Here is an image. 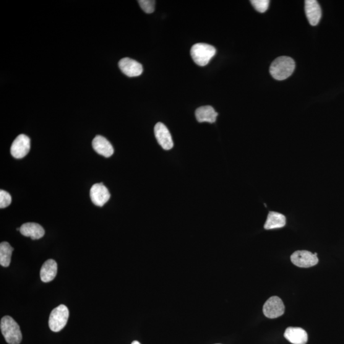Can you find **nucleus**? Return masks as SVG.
I'll return each mask as SVG.
<instances>
[{
  "label": "nucleus",
  "mask_w": 344,
  "mask_h": 344,
  "mask_svg": "<svg viewBox=\"0 0 344 344\" xmlns=\"http://www.w3.org/2000/svg\"><path fill=\"white\" fill-rule=\"evenodd\" d=\"M295 69V62L291 57L281 56L276 58L271 64L270 73L273 79L283 80L288 79Z\"/></svg>",
  "instance_id": "1"
},
{
  "label": "nucleus",
  "mask_w": 344,
  "mask_h": 344,
  "mask_svg": "<svg viewBox=\"0 0 344 344\" xmlns=\"http://www.w3.org/2000/svg\"><path fill=\"white\" fill-rule=\"evenodd\" d=\"M0 328L5 340L9 344H19L23 336L19 325L12 317L6 315L2 318Z\"/></svg>",
  "instance_id": "2"
},
{
  "label": "nucleus",
  "mask_w": 344,
  "mask_h": 344,
  "mask_svg": "<svg viewBox=\"0 0 344 344\" xmlns=\"http://www.w3.org/2000/svg\"><path fill=\"white\" fill-rule=\"evenodd\" d=\"M216 49L214 47L207 44H195L191 49V55L195 63L199 66L207 65L210 59L214 56Z\"/></svg>",
  "instance_id": "3"
},
{
  "label": "nucleus",
  "mask_w": 344,
  "mask_h": 344,
  "mask_svg": "<svg viewBox=\"0 0 344 344\" xmlns=\"http://www.w3.org/2000/svg\"><path fill=\"white\" fill-rule=\"evenodd\" d=\"M69 317V309L64 305H60L51 312L49 320V328L53 332H60L66 326Z\"/></svg>",
  "instance_id": "4"
},
{
  "label": "nucleus",
  "mask_w": 344,
  "mask_h": 344,
  "mask_svg": "<svg viewBox=\"0 0 344 344\" xmlns=\"http://www.w3.org/2000/svg\"><path fill=\"white\" fill-rule=\"evenodd\" d=\"M263 314L270 319L281 317L285 313V305L278 296H272L263 306Z\"/></svg>",
  "instance_id": "5"
},
{
  "label": "nucleus",
  "mask_w": 344,
  "mask_h": 344,
  "mask_svg": "<svg viewBox=\"0 0 344 344\" xmlns=\"http://www.w3.org/2000/svg\"><path fill=\"white\" fill-rule=\"evenodd\" d=\"M291 260L294 265L301 268L314 267L319 262L316 253L313 254L307 251L294 252L291 255Z\"/></svg>",
  "instance_id": "6"
},
{
  "label": "nucleus",
  "mask_w": 344,
  "mask_h": 344,
  "mask_svg": "<svg viewBox=\"0 0 344 344\" xmlns=\"http://www.w3.org/2000/svg\"><path fill=\"white\" fill-rule=\"evenodd\" d=\"M30 150V139L27 135H19L13 142L10 153L13 157L22 159L27 156Z\"/></svg>",
  "instance_id": "7"
},
{
  "label": "nucleus",
  "mask_w": 344,
  "mask_h": 344,
  "mask_svg": "<svg viewBox=\"0 0 344 344\" xmlns=\"http://www.w3.org/2000/svg\"><path fill=\"white\" fill-rule=\"evenodd\" d=\"M92 202L98 207H103L111 198L110 192L102 183L94 184L90 190Z\"/></svg>",
  "instance_id": "8"
},
{
  "label": "nucleus",
  "mask_w": 344,
  "mask_h": 344,
  "mask_svg": "<svg viewBox=\"0 0 344 344\" xmlns=\"http://www.w3.org/2000/svg\"><path fill=\"white\" fill-rule=\"evenodd\" d=\"M155 134L159 144L163 149L168 150L174 147L171 135L165 124L158 122L155 127Z\"/></svg>",
  "instance_id": "9"
},
{
  "label": "nucleus",
  "mask_w": 344,
  "mask_h": 344,
  "mask_svg": "<svg viewBox=\"0 0 344 344\" xmlns=\"http://www.w3.org/2000/svg\"><path fill=\"white\" fill-rule=\"evenodd\" d=\"M119 67L121 72L130 77L139 76L143 72L142 64L129 57L122 59L119 62Z\"/></svg>",
  "instance_id": "10"
},
{
  "label": "nucleus",
  "mask_w": 344,
  "mask_h": 344,
  "mask_svg": "<svg viewBox=\"0 0 344 344\" xmlns=\"http://www.w3.org/2000/svg\"><path fill=\"white\" fill-rule=\"evenodd\" d=\"M305 11L310 25L316 26L322 16L321 9L316 0H306L305 2Z\"/></svg>",
  "instance_id": "11"
},
{
  "label": "nucleus",
  "mask_w": 344,
  "mask_h": 344,
  "mask_svg": "<svg viewBox=\"0 0 344 344\" xmlns=\"http://www.w3.org/2000/svg\"><path fill=\"white\" fill-rule=\"evenodd\" d=\"M92 145L94 150L104 157H111L114 154V150L113 145L107 139L101 135H97L93 139Z\"/></svg>",
  "instance_id": "12"
},
{
  "label": "nucleus",
  "mask_w": 344,
  "mask_h": 344,
  "mask_svg": "<svg viewBox=\"0 0 344 344\" xmlns=\"http://www.w3.org/2000/svg\"><path fill=\"white\" fill-rule=\"evenodd\" d=\"M285 337L293 344H306L308 340V335L301 328L289 327L287 328Z\"/></svg>",
  "instance_id": "13"
},
{
  "label": "nucleus",
  "mask_w": 344,
  "mask_h": 344,
  "mask_svg": "<svg viewBox=\"0 0 344 344\" xmlns=\"http://www.w3.org/2000/svg\"><path fill=\"white\" fill-rule=\"evenodd\" d=\"M20 233L25 236L30 237L31 239L37 240L42 238L45 231L42 226L35 223H27L20 226Z\"/></svg>",
  "instance_id": "14"
},
{
  "label": "nucleus",
  "mask_w": 344,
  "mask_h": 344,
  "mask_svg": "<svg viewBox=\"0 0 344 344\" xmlns=\"http://www.w3.org/2000/svg\"><path fill=\"white\" fill-rule=\"evenodd\" d=\"M57 272V265L55 261L48 260L44 263L40 270V278L44 283H49L54 280Z\"/></svg>",
  "instance_id": "15"
},
{
  "label": "nucleus",
  "mask_w": 344,
  "mask_h": 344,
  "mask_svg": "<svg viewBox=\"0 0 344 344\" xmlns=\"http://www.w3.org/2000/svg\"><path fill=\"white\" fill-rule=\"evenodd\" d=\"M195 115L199 122H207L209 123L215 122L218 116V114L211 106H201L197 109Z\"/></svg>",
  "instance_id": "16"
},
{
  "label": "nucleus",
  "mask_w": 344,
  "mask_h": 344,
  "mask_svg": "<svg viewBox=\"0 0 344 344\" xmlns=\"http://www.w3.org/2000/svg\"><path fill=\"white\" fill-rule=\"evenodd\" d=\"M286 219L285 216L276 212H270L264 225L266 229L283 228L286 226Z\"/></svg>",
  "instance_id": "17"
},
{
  "label": "nucleus",
  "mask_w": 344,
  "mask_h": 344,
  "mask_svg": "<svg viewBox=\"0 0 344 344\" xmlns=\"http://www.w3.org/2000/svg\"><path fill=\"white\" fill-rule=\"evenodd\" d=\"M14 248L7 242H3L0 244V265L4 267H8L11 262V257Z\"/></svg>",
  "instance_id": "18"
},
{
  "label": "nucleus",
  "mask_w": 344,
  "mask_h": 344,
  "mask_svg": "<svg viewBox=\"0 0 344 344\" xmlns=\"http://www.w3.org/2000/svg\"><path fill=\"white\" fill-rule=\"evenodd\" d=\"M251 3L254 9L260 13H264L267 11L270 4V2L268 0H252Z\"/></svg>",
  "instance_id": "19"
},
{
  "label": "nucleus",
  "mask_w": 344,
  "mask_h": 344,
  "mask_svg": "<svg viewBox=\"0 0 344 344\" xmlns=\"http://www.w3.org/2000/svg\"><path fill=\"white\" fill-rule=\"evenodd\" d=\"M138 2L141 9L147 14H151L155 11L156 2L154 0H140Z\"/></svg>",
  "instance_id": "20"
},
{
  "label": "nucleus",
  "mask_w": 344,
  "mask_h": 344,
  "mask_svg": "<svg viewBox=\"0 0 344 344\" xmlns=\"http://www.w3.org/2000/svg\"><path fill=\"white\" fill-rule=\"evenodd\" d=\"M12 202V197L9 192L1 190L0 191V208H4L10 205Z\"/></svg>",
  "instance_id": "21"
},
{
  "label": "nucleus",
  "mask_w": 344,
  "mask_h": 344,
  "mask_svg": "<svg viewBox=\"0 0 344 344\" xmlns=\"http://www.w3.org/2000/svg\"><path fill=\"white\" fill-rule=\"evenodd\" d=\"M132 344H141V343L138 342V341H134V342H133Z\"/></svg>",
  "instance_id": "22"
}]
</instances>
